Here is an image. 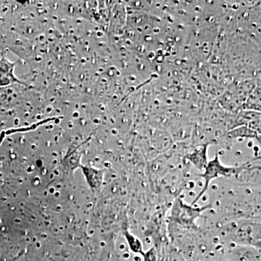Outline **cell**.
<instances>
[{"label": "cell", "mask_w": 261, "mask_h": 261, "mask_svg": "<svg viewBox=\"0 0 261 261\" xmlns=\"http://www.w3.org/2000/svg\"><path fill=\"white\" fill-rule=\"evenodd\" d=\"M241 168L228 167L221 163L219 156H215L214 159L209 161L204 168V173L200 175L204 181L203 187L199 195L195 197L192 202V205L197 203V201L202 197L210 186L211 182L216 178L221 177H229L238 173Z\"/></svg>", "instance_id": "cell-1"}, {"label": "cell", "mask_w": 261, "mask_h": 261, "mask_svg": "<svg viewBox=\"0 0 261 261\" xmlns=\"http://www.w3.org/2000/svg\"><path fill=\"white\" fill-rule=\"evenodd\" d=\"M206 207H195L184 203L181 198L176 199L172 209V219L174 222L178 223L181 226L193 227L195 220L200 216Z\"/></svg>", "instance_id": "cell-2"}, {"label": "cell", "mask_w": 261, "mask_h": 261, "mask_svg": "<svg viewBox=\"0 0 261 261\" xmlns=\"http://www.w3.org/2000/svg\"><path fill=\"white\" fill-rule=\"evenodd\" d=\"M15 63L3 58L0 60V87L15 83H21L15 76Z\"/></svg>", "instance_id": "cell-3"}, {"label": "cell", "mask_w": 261, "mask_h": 261, "mask_svg": "<svg viewBox=\"0 0 261 261\" xmlns=\"http://www.w3.org/2000/svg\"><path fill=\"white\" fill-rule=\"evenodd\" d=\"M242 121L249 129L257 135H261V112L247 111L242 116Z\"/></svg>", "instance_id": "cell-4"}, {"label": "cell", "mask_w": 261, "mask_h": 261, "mask_svg": "<svg viewBox=\"0 0 261 261\" xmlns=\"http://www.w3.org/2000/svg\"><path fill=\"white\" fill-rule=\"evenodd\" d=\"M206 149H207V147H205V148L196 151L194 153L189 156V160L198 169H202V168L204 169L207 163Z\"/></svg>", "instance_id": "cell-5"}, {"label": "cell", "mask_w": 261, "mask_h": 261, "mask_svg": "<svg viewBox=\"0 0 261 261\" xmlns=\"http://www.w3.org/2000/svg\"><path fill=\"white\" fill-rule=\"evenodd\" d=\"M146 261H157V253L154 248L150 249L146 254Z\"/></svg>", "instance_id": "cell-6"}]
</instances>
